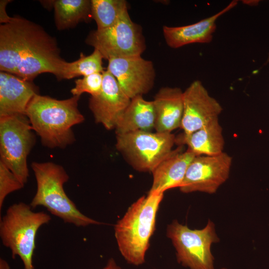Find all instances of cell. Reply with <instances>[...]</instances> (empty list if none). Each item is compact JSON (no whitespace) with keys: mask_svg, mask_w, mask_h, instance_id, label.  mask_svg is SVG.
<instances>
[{"mask_svg":"<svg viewBox=\"0 0 269 269\" xmlns=\"http://www.w3.org/2000/svg\"><path fill=\"white\" fill-rule=\"evenodd\" d=\"M237 4L238 0H232L218 12L191 24L179 26L164 25L162 31L166 43L169 47L176 49L193 43L211 42L216 29L218 18Z\"/></svg>","mask_w":269,"mask_h":269,"instance_id":"cell-14","label":"cell"},{"mask_svg":"<svg viewBox=\"0 0 269 269\" xmlns=\"http://www.w3.org/2000/svg\"><path fill=\"white\" fill-rule=\"evenodd\" d=\"M101 269H123L116 263L114 259L110 258L108 260L106 265Z\"/></svg>","mask_w":269,"mask_h":269,"instance_id":"cell-26","label":"cell"},{"mask_svg":"<svg viewBox=\"0 0 269 269\" xmlns=\"http://www.w3.org/2000/svg\"><path fill=\"white\" fill-rule=\"evenodd\" d=\"M31 168L37 184L35 194L29 204L32 208L44 207L64 223L76 227L103 224L82 213L68 197L63 185L69 177L62 166L52 162H33Z\"/></svg>","mask_w":269,"mask_h":269,"instance_id":"cell-4","label":"cell"},{"mask_svg":"<svg viewBox=\"0 0 269 269\" xmlns=\"http://www.w3.org/2000/svg\"><path fill=\"white\" fill-rule=\"evenodd\" d=\"M52 3L55 24L59 30L73 28L92 17L91 0H56Z\"/></svg>","mask_w":269,"mask_h":269,"instance_id":"cell-20","label":"cell"},{"mask_svg":"<svg viewBox=\"0 0 269 269\" xmlns=\"http://www.w3.org/2000/svg\"><path fill=\"white\" fill-rule=\"evenodd\" d=\"M9 0H0V22L4 23L7 22L10 18L5 12V6Z\"/></svg>","mask_w":269,"mask_h":269,"instance_id":"cell-25","label":"cell"},{"mask_svg":"<svg viewBox=\"0 0 269 269\" xmlns=\"http://www.w3.org/2000/svg\"><path fill=\"white\" fill-rule=\"evenodd\" d=\"M107 70L131 99L147 94L154 86L155 72L153 63L141 56L111 58Z\"/></svg>","mask_w":269,"mask_h":269,"instance_id":"cell-11","label":"cell"},{"mask_svg":"<svg viewBox=\"0 0 269 269\" xmlns=\"http://www.w3.org/2000/svg\"><path fill=\"white\" fill-rule=\"evenodd\" d=\"M32 209L23 202L13 204L0 221L2 244L10 250L12 259L20 258L24 269H34L32 259L37 232L51 219L47 213L34 212Z\"/></svg>","mask_w":269,"mask_h":269,"instance_id":"cell-5","label":"cell"},{"mask_svg":"<svg viewBox=\"0 0 269 269\" xmlns=\"http://www.w3.org/2000/svg\"><path fill=\"white\" fill-rule=\"evenodd\" d=\"M32 131L25 115L0 117V161L24 185L29 176L27 158L35 143Z\"/></svg>","mask_w":269,"mask_h":269,"instance_id":"cell-8","label":"cell"},{"mask_svg":"<svg viewBox=\"0 0 269 269\" xmlns=\"http://www.w3.org/2000/svg\"><path fill=\"white\" fill-rule=\"evenodd\" d=\"M104 57L97 49L89 55L81 53L80 58L74 61H65L61 72L60 80L70 79L80 76H86L96 73H103Z\"/></svg>","mask_w":269,"mask_h":269,"instance_id":"cell-22","label":"cell"},{"mask_svg":"<svg viewBox=\"0 0 269 269\" xmlns=\"http://www.w3.org/2000/svg\"><path fill=\"white\" fill-rule=\"evenodd\" d=\"M179 145H186L196 156L216 155L224 152L225 140L219 118L190 134L176 137Z\"/></svg>","mask_w":269,"mask_h":269,"instance_id":"cell-18","label":"cell"},{"mask_svg":"<svg viewBox=\"0 0 269 269\" xmlns=\"http://www.w3.org/2000/svg\"><path fill=\"white\" fill-rule=\"evenodd\" d=\"M103 80V73H94L75 80V86L71 90L73 96H80L87 93L91 96L98 95L101 91Z\"/></svg>","mask_w":269,"mask_h":269,"instance_id":"cell-23","label":"cell"},{"mask_svg":"<svg viewBox=\"0 0 269 269\" xmlns=\"http://www.w3.org/2000/svg\"><path fill=\"white\" fill-rule=\"evenodd\" d=\"M175 249L178 263L189 269H214L211 246L219 241L215 224L209 220L201 229H191L176 220L166 232Z\"/></svg>","mask_w":269,"mask_h":269,"instance_id":"cell-6","label":"cell"},{"mask_svg":"<svg viewBox=\"0 0 269 269\" xmlns=\"http://www.w3.org/2000/svg\"><path fill=\"white\" fill-rule=\"evenodd\" d=\"M267 61H268V62H269V56H268V58Z\"/></svg>","mask_w":269,"mask_h":269,"instance_id":"cell-28","label":"cell"},{"mask_svg":"<svg viewBox=\"0 0 269 269\" xmlns=\"http://www.w3.org/2000/svg\"><path fill=\"white\" fill-rule=\"evenodd\" d=\"M183 91L178 87H162L153 103L156 132L171 133L180 128L183 113Z\"/></svg>","mask_w":269,"mask_h":269,"instance_id":"cell-17","label":"cell"},{"mask_svg":"<svg viewBox=\"0 0 269 269\" xmlns=\"http://www.w3.org/2000/svg\"><path fill=\"white\" fill-rule=\"evenodd\" d=\"M85 42L98 50L104 59L141 56L146 48L141 27L125 12L112 26L92 30Z\"/></svg>","mask_w":269,"mask_h":269,"instance_id":"cell-9","label":"cell"},{"mask_svg":"<svg viewBox=\"0 0 269 269\" xmlns=\"http://www.w3.org/2000/svg\"><path fill=\"white\" fill-rule=\"evenodd\" d=\"M38 91L32 81L0 71V117L26 115L27 106L34 96L38 94Z\"/></svg>","mask_w":269,"mask_h":269,"instance_id":"cell-15","label":"cell"},{"mask_svg":"<svg viewBox=\"0 0 269 269\" xmlns=\"http://www.w3.org/2000/svg\"><path fill=\"white\" fill-rule=\"evenodd\" d=\"M171 133L137 131L116 134V146L135 170L151 172L173 150Z\"/></svg>","mask_w":269,"mask_h":269,"instance_id":"cell-7","label":"cell"},{"mask_svg":"<svg viewBox=\"0 0 269 269\" xmlns=\"http://www.w3.org/2000/svg\"><path fill=\"white\" fill-rule=\"evenodd\" d=\"M0 269H10L8 263L3 259H0Z\"/></svg>","mask_w":269,"mask_h":269,"instance_id":"cell-27","label":"cell"},{"mask_svg":"<svg viewBox=\"0 0 269 269\" xmlns=\"http://www.w3.org/2000/svg\"><path fill=\"white\" fill-rule=\"evenodd\" d=\"M232 157L223 152L216 155L196 156L189 165L180 186L184 193H215L229 178Z\"/></svg>","mask_w":269,"mask_h":269,"instance_id":"cell-10","label":"cell"},{"mask_svg":"<svg viewBox=\"0 0 269 269\" xmlns=\"http://www.w3.org/2000/svg\"><path fill=\"white\" fill-rule=\"evenodd\" d=\"M91 4L92 17L96 22L97 30L111 27L128 11L125 0H91Z\"/></svg>","mask_w":269,"mask_h":269,"instance_id":"cell-21","label":"cell"},{"mask_svg":"<svg viewBox=\"0 0 269 269\" xmlns=\"http://www.w3.org/2000/svg\"><path fill=\"white\" fill-rule=\"evenodd\" d=\"M65 62L56 39L39 25L19 16L0 25V71L29 81L44 73L60 80Z\"/></svg>","mask_w":269,"mask_h":269,"instance_id":"cell-1","label":"cell"},{"mask_svg":"<svg viewBox=\"0 0 269 269\" xmlns=\"http://www.w3.org/2000/svg\"><path fill=\"white\" fill-rule=\"evenodd\" d=\"M183 145L173 149L152 171V183L149 193L164 192L170 189L179 187L187 168L196 156L190 150L183 151Z\"/></svg>","mask_w":269,"mask_h":269,"instance_id":"cell-16","label":"cell"},{"mask_svg":"<svg viewBox=\"0 0 269 269\" xmlns=\"http://www.w3.org/2000/svg\"><path fill=\"white\" fill-rule=\"evenodd\" d=\"M155 114L152 101L142 96L135 97L119 118L115 130L116 134L137 131L151 132L154 129Z\"/></svg>","mask_w":269,"mask_h":269,"instance_id":"cell-19","label":"cell"},{"mask_svg":"<svg viewBox=\"0 0 269 269\" xmlns=\"http://www.w3.org/2000/svg\"><path fill=\"white\" fill-rule=\"evenodd\" d=\"M24 184L2 162L0 161V210L6 197L21 189Z\"/></svg>","mask_w":269,"mask_h":269,"instance_id":"cell-24","label":"cell"},{"mask_svg":"<svg viewBox=\"0 0 269 269\" xmlns=\"http://www.w3.org/2000/svg\"><path fill=\"white\" fill-rule=\"evenodd\" d=\"M80 97L60 100L37 94L32 98L25 114L44 146L64 148L75 141L72 127L84 121L78 108Z\"/></svg>","mask_w":269,"mask_h":269,"instance_id":"cell-2","label":"cell"},{"mask_svg":"<svg viewBox=\"0 0 269 269\" xmlns=\"http://www.w3.org/2000/svg\"><path fill=\"white\" fill-rule=\"evenodd\" d=\"M183 113L180 128L190 134L219 118L223 108L200 80H195L183 91Z\"/></svg>","mask_w":269,"mask_h":269,"instance_id":"cell-12","label":"cell"},{"mask_svg":"<svg viewBox=\"0 0 269 269\" xmlns=\"http://www.w3.org/2000/svg\"><path fill=\"white\" fill-rule=\"evenodd\" d=\"M163 195L161 193H148L140 197L114 225L118 249L128 263L138 266L145 262Z\"/></svg>","mask_w":269,"mask_h":269,"instance_id":"cell-3","label":"cell"},{"mask_svg":"<svg viewBox=\"0 0 269 269\" xmlns=\"http://www.w3.org/2000/svg\"><path fill=\"white\" fill-rule=\"evenodd\" d=\"M221 269H227L223 268H221Z\"/></svg>","mask_w":269,"mask_h":269,"instance_id":"cell-29","label":"cell"},{"mask_svg":"<svg viewBox=\"0 0 269 269\" xmlns=\"http://www.w3.org/2000/svg\"><path fill=\"white\" fill-rule=\"evenodd\" d=\"M102 87L100 93L91 96L89 107L95 122L107 130L115 129L116 123L129 105L131 99L121 88L116 78L107 70L103 73Z\"/></svg>","mask_w":269,"mask_h":269,"instance_id":"cell-13","label":"cell"}]
</instances>
